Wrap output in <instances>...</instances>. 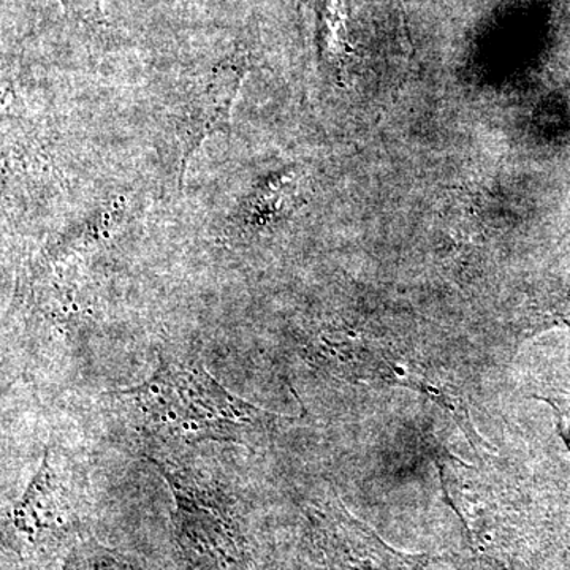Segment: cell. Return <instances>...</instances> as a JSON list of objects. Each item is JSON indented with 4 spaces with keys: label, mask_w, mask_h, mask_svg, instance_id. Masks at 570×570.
I'll return each instance as SVG.
<instances>
[{
    "label": "cell",
    "mask_w": 570,
    "mask_h": 570,
    "mask_svg": "<svg viewBox=\"0 0 570 570\" xmlns=\"http://www.w3.org/2000/svg\"><path fill=\"white\" fill-rule=\"evenodd\" d=\"M140 412L146 428L186 442H247L275 415L228 392L197 360L163 355L153 376L119 390Z\"/></svg>",
    "instance_id": "6da1fadb"
},
{
    "label": "cell",
    "mask_w": 570,
    "mask_h": 570,
    "mask_svg": "<svg viewBox=\"0 0 570 570\" xmlns=\"http://www.w3.org/2000/svg\"><path fill=\"white\" fill-rule=\"evenodd\" d=\"M176 501L175 539L186 570H249L246 543L223 491L194 472L151 460Z\"/></svg>",
    "instance_id": "7a4b0ae2"
},
{
    "label": "cell",
    "mask_w": 570,
    "mask_h": 570,
    "mask_svg": "<svg viewBox=\"0 0 570 570\" xmlns=\"http://www.w3.org/2000/svg\"><path fill=\"white\" fill-rule=\"evenodd\" d=\"M245 62H227L214 71L204 91L195 96L184 110L178 132L181 141V178L187 160L214 132H227L230 127L232 108L245 78Z\"/></svg>",
    "instance_id": "3957f363"
},
{
    "label": "cell",
    "mask_w": 570,
    "mask_h": 570,
    "mask_svg": "<svg viewBox=\"0 0 570 570\" xmlns=\"http://www.w3.org/2000/svg\"><path fill=\"white\" fill-rule=\"evenodd\" d=\"M63 494L58 472L51 466L50 452L14 509L17 527L26 532H40L58 527L61 520Z\"/></svg>",
    "instance_id": "277c9868"
},
{
    "label": "cell",
    "mask_w": 570,
    "mask_h": 570,
    "mask_svg": "<svg viewBox=\"0 0 570 570\" xmlns=\"http://www.w3.org/2000/svg\"><path fill=\"white\" fill-rule=\"evenodd\" d=\"M63 9L75 20L86 22V24H102L104 14L100 9L99 0H61Z\"/></svg>",
    "instance_id": "5b68a950"
},
{
    "label": "cell",
    "mask_w": 570,
    "mask_h": 570,
    "mask_svg": "<svg viewBox=\"0 0 570 570\" xmlns=\"http://www.w3.org/2000/svg\"><path fill=\"white\" fill-rule=\"evenodd\" d=\"M86 570H135L126 561L119 560L110 551H94L86 562Z\"/></svg>",
    "instance_id": "8992f818"
}]
</instances>
